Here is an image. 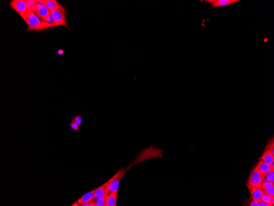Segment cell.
Segmentation results:
<instances>
[{
    "mask_svg": "<svg viewBox=\"0 0 274 206\" xmlns=\"http://www.w3.org/2000/svg\"><path fill=\"white\" fill-rule=\"evenodd\" d=\"M21 17L28 25V30L41 31L51 28L47 23L40 21L33 11L28 10Z\"/></svg>",
    "mask_w": 274,
    "mask_h": 206,
    "instance_id": "obj_1",
    "label": "cell"
},
{
    "mask_svg": "<svg viewBox=\"0 0 274 206\" xmlns=\"http://www.w3.org/2000/svg\"><path fill=\"white\" fill-rule=\"evenodd\" d=\"M262 177L257 167L253 169L251 171L248 180L247 186L248 189L252 187L261 188Z\"/></svg>",
    "mask_w": 274,
    "mask_h": 206,
    "instance_id": "obj_2",
    "label": "cell"
},
{
    "mask_svg": "<svg viewBox=\"0 0 274 206\" xmlns=\"http://www.w3.org/2000/svg\"><path fill=\"white\" fill-rule=\"evenodd\" d=\"M51 13L56 26H63L68 28L66 18V13L60 9H54L51 11Z\"/></svg>",
    "mask_w": 274,
    "mask_h": 206,
    "instance_id": "obj_3",
    "label": "cell"
},
{
    "mask_svg": "<svg viewBox=\"0 0 274 206\" xmlns=\"http://www.w3.org/2000/svg\"><path fill=\"white\" fill-rule=\"evenodd\" d=\"M10 6L20 16L28 11L26 0H13L11 1Z\"/></svg>",
    "mask_w": 274,
    "mask_h": 206,
    "instance_id": "obj_4",
    "label": "cell"
},
{
    "mask_svg": "<svg viewBox=\"0 0 274 206\" xmlns=\"http://www.w3.org/2000/svg\"><path fill=\"white\" fill-rule=\"evenodd\" d=\"M211 4L212 8H217L230 5L233 3L239 2V0H210L206 1Z\"/></svg>",
    "mask_w": 274,
    "mask_h": 206,
    "instance_id": "obj_5",
    "label": "cell"
},
{
    "mask_svg": "<svg viewBox=\"0 0 274 206\" xmlns=\"http://www.w3.org/2000/svg\"><path fill=\"white\" fill-rule=\"evenodd\" d=\"M44 6L48 8L50 11L54 9H60L66 13L67 12L65 8L56 0H44Z\"/></svg>",
    "mask_w": 274,
    "mask_h": 206,
    "instance_id": "obj_6",
    "label": "cell"
},
{
    "mask_svg": "<svg viewBox=\"0 0 274 206\" xmlns=\"http://www.w3.org/2000/svg\"><path fill=\"white\" fill-rule=\"evenodd\" d=\"M251 193V199L258 202L261 201L262 198L265 194L264 190L261 188L252 187L249 189Z\"/></svg>",
    "mask_w": 274,
    "mask_h": 206,
    "instance_id": "obj_7",
    "label": "cell"
},
{
    "mask_svg": "<svg viewBox=\"0 0 274 206\" xmlns=\"http://www.w3.org/2000/svg\"><path fill=\"white\" fill-rule=\"evenodd\" d=\"M256 166L259 170L262 177L265 175L272 170H274V168L272 166L265 164L262 160H260Z\"/></svg>",
    "mask_w": 274,
    "mask_h": 206,
    "instance_id": "obj_8",
    "label": "cell"
},
{
    "mask_svg": "<svg viewBox=\"0 0 274 206\" xmlns=\"http://www.w3.org/2000/svg\"><path fill=\"white\" fill-rule=\"evenodd\" d=\"M121 178L120 177V178H118L117 179L112 181V182L107 185H103L106 187V191L107 194L109 195L110 193L118 191L119 185H120Z\"/></svg>",
    "mask_w": 274,
    "mask_h": 206,
    "instance_id": "obj_9",
    "label": "cell"
},
{
    "mask_svg": "<svg viewBox=\"0 0 274 206\" xmlns=\"http://www.w3.org/2000/svg\"><path fill=\"white\" fill-rule=\"evenodd\" d=\"M259 160H263L265 164L271 166L274 163V155L270 149L265 150Z\"/></svg>",
    "mask_w": 274,
    "mask_h": 206,
    "instance_id": "obj_10",
    "label": "cell"
},
{
    "mask_svg": "<svg viewBox=\"0 0 274 206\" xmlns=\"http://www.w3.org/2000/svg\"><path fill=\"white\" fill-rule=\"evenodd\" d=\"M34 12L37 16L41 19L42 21L51 14V11L45 6L40 7L38 9H35Z\"/></svg>",
    "mask_w": 274,
    "mask_h": 206,
    "instance_id": "obj_11",
    "label": "cell"
},
{
    "mask_svg": "<svg viewBox=\"0 0 274 206\" xmlns=\"http://www.w3.org/2000/svg\"><path fill=\"white\" fill-rule=\"evenodd\" d=\"M96 189L89 192L84 195L77 201V203L79 205L83 204L86 202H89L93 200V197Z\"/></svg>",
    "mask_w": 274,
    "mask_h": 206,
    "instance_id": "obj_12",
    "label": "cell"
},
{
    "mask_svg": "<svg viewBox=\"0 0 274 206\" xmlns=\"http://www.w3.org/2000/svg\"><path fill=\"white\" fill-rule=\"evenodd\" d=\"M118 191L110 193L107 197L106 204V206H116Z\"/></svg>",
    "mask_w": 274,
    "mask_h": 206,
    "instance_id": "obj_13",
    "label": "cell"
},
{
    "mask_svg": "<svg viewBox=\"0 0 274 206\" xmlns=\"http://www.w3.org/2000/svg\"><path fill=\"white\" fill-rule=\"evenodd\" d=\"M106 191V187L102 185L96 189L93 197V199L97 198H103L106 196L109 195Z\"/></svg>",
    "mask_w": 274,
    "mask_h": 206,
    "instance_id": "obj_14",
    "label": "cell"
},
{
    "mask_svg": "<svg viewBox=\"0 0 274 206\" xmlns=\"http://www.w3.org/2000/svg\"><path fill=\"white\" fill-rule=\"evenodd\" d=\"M265 193L272 197H274V184L268 182L261 186Z\"/></svg>",
    "mask_w": 274,
    "mask_h": 206,
    "instance_id": "obj_15",
    "label": "cell"
},
{
    "mask_svg": "<svg viewBox=\"0 0 274 206\" xmlns=\"http://www.w3.org/2000/svg\"><path fill=\"white\" fill-rule=\"evenodd\" d=\"M124 169L125 168H123V169H120V170L118 171L117 173L114 177H112L109 180L107 181V182L105 183L103 185H107V184H109V183H110L111 182H112V181L120 178V177L122 176L123 174L124 173Z\"/></svg>",
    "mask_w": 274,
    "mask_h": 206,
    "instance_id": "obj_16",
    "label": "cell"
},
{
    "mask_svg": "<svg viewBox=\"0 0 274 206\" xmlns=\"http://www.w3.org/2000/svg\"><path fill=\"white\" fill-rule=\"evenodd\" d=\"M42 21H45V22L47 23L51 27H56V24L54 20H53V17H52L51 13L48 16L46 17Z\"/></svg>",
    "mask_w": 274,
    "mask_h": 206,
    "instance_id": "obj_17",
    "label": "cell"
},
{
    "mask_svg": "<svg viewBox=\"0 0 274 206\" xmlns=\"http://www.w3.org/2000/svg\"><path fill=\"white\" fill-rule=\"evenodd\" d=\"M268 149H270L271 150L272 154L274 155V141L273 137L270 139L268 141L267 145H266V147L265 148V150Z\"/></svg>",
    "mask_w": 274,
    "mask_h": 206,
    "instance_id": "obj_18",
    "label": "cell"
},
{
    "mask_svg": "<svg viewBox=\"0 0 274 206\" xmlns=\"http://www.w3.org/2000/svg\"><path fill=\"white\" fill-rule=\"evenodd\" d=\"M272 197L267 194L265 193L262 198L261 201L268 204L269 205V206H274L272 203Z\"/></svg>",
    "mask_w": 274,
    "mask_h": 206,
    "instance_id": "obj_19",
    "label": "cell"
},
{
    "mask_svg": "<svg viewBox=\"0 0 274 206\" xmlns=\"http://www.w3.org/2000/svg\"><path fill=\"white\" fill-rule=\"evenodd\" d=\"M263 177H265L268 182L274 184V170H272Z\"/></svg>",
    "mask_w": 274,
    "mask_h": 206,
    "instance_id": "obj_20",
    "label": "cell"
},
{
    "mask_svg": "<svg viewBox=\"0 0 274 206\" xmlns=\"http://www.w3.org/2000/svg\"><path fill=\"white\" fill-rule=\"evenodd\" d=\"M108 195L103 198H97L95 203L96 206H106V202Z\"/></svg>",
    "mask_w": 274,
    "mask_h": 206,
    "instance_id": "obj_21",
    "label": "cell"
},
{
    "mask_svg": "<svg viewBox=\"0 0 274 206\" xmlns=\"http://www.w3.org/2000/svg\"><path fill=\"white\" fill-rule=\"evenodd\" d=\"M28 10L34 11L35 9V0H26Z\"/></svg>",
    "mask_w": 274,
    "mask_h": 206,
    "instance_id": "obj_22",
    "label": "cell"
},
{
    "mask_svg": "<svg viewBox=\"0 0 274 206\" xmlns=\"http://www.w3.org/2000/svg\"><path fill=\"white\" fill-rule=\"evenodd\" d=\"M70 126L71 129L77 132L78 131L79 127H80L79 124H78V123H77L75 122L73 120L70 122Z\"/></svg>",
    "mask_w": 274,
    "mask_h": 206,
    "instance_id": "obj_23",
    "label": "cell"
},
{
    "mask_svg": "<svg viewBox=\"0 0 274 206\" xmlns=\"http://www.w3.org/2000/svg\"><path fill=\"white\" fill-rule=\"evenodd\" d=\"M42 6H44V0H35V9Z\"/></svg>",
    "mask_w": 274,
    "mask_h": 206,
    "instance_id": "obj_24",
    "label": "cell"
},
{
    "mask_svg": "<svg viewBox=\"0 0 274 206\" xmlns=\"http://www.w3.org/2000/svg\"><path fill=\"white\" fill-rule=\"evenodd\" d=\"M73 120L76 123H78V124H79L80 126H81V125L82 119L81 115H78L75 116Z\"/></svg>",
    "mask_w": 274,
    "mask_h": 206,
    "instance_id": "obj_25",
    "label": "cell"
},
{
    "mask_svg": "<svg viewBox=\"0 0 274 206\" xmlns=\"http://www.w3.org/2000/svg\"><path fill=\"white\" fill-rule=\"evenodd\" d=\"M249 206H260L259 202L258 201L252 200Z\"/></svg>",
    "mask_w": 274,
    "mask_h": 206,
    "instance_id": "obj_26",
    "label": "cell"
},
{
    "mask_svg": "<svg viewBox=\"0 0 274 206\" xmlns=\"http://www.w3.org/2000/svg\"><path fill=\"white\" fill-rule=\"evenodd\" d=\"M259 205L260 206H269V205L268 204L265 203L262 201L259 202Z\"/></svg>",
    "mask_w": 274,
    "mask_h": 206,
    "instance_id": "obj_27",
    "label": "cell"
},
{
    "mask_svg": "<svg viewBox=\"0 0 274 206\" xmlns=\"http://www.w3.org/2000/svg\"><path fill=\"white\" fill-rule=\"evenodd\" d=\"M81 206H90V202H86V203H83V204H81Z\"/></svg>",
    "mask_w": 274,
    "mask_h": 206,
    "instance_id": "obj_28",
    "label": "cell"
},
{
    "mask_svg": "<svg viewBox=\"0 0 274 206\" xmlns=\"http://www.w3.org/2000/svg\"><path fill=\"white\" fill-rule=\"evenodd\" d=\"M64 53V51L63 50H59V51H58V54L59 55H63V53Z\"/></svg>",
    "mask_w": 274,
    "mask_h": 206,
    "instance_id": "obj_29",
    "label": "cell"
},
{
    "mask_svg": "<svg viewBox=\"0 0 274 206\" xmlns=\"http://www.w3.org/2000/svg\"><path fill=\"white\" fill-rule=\"evenodd\" d=\"M272 203L274 205V197H272Z\"/></svg>",
    "mask_w": 274,
    "mask_h": 206,
    "instance_id": "obj_30",
    "label": "cell"
}]
</instances>
